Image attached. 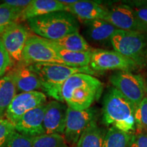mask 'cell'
I'll return each instance as SVG.
<instances>
[{
    "label": "cell",
    "mask_w": 147,
    "mask_h": 147,
    "mask_svg": "<svg viewBox=\"0 0 147 147\" xmlns=\"http://www.w3.org/2000/svg\"><path fill=\"white\" fill-rule=\"evenodd\" d=\"M103 84L95 77L86 74H76L65 80L61 89L62 102L75 110H84L99 98Z\"/></svg>",
    "instance_id": "cell-1"
},
{
    "label": "cell",
    "mask_w": 147,
    "mask_h": 147,
    "mask_svg": "<svg viewBox=\"0 0 147 147\" xmlns=\"http://www.w3.org/2000/svg\"><path fill=\"white\" fill-rule=\"evenodd\" d=\"M29 29L36 36L56 41L79 32L78 19L67 11H59L27 20Z\"/></svg>",
    "instance_id": "cell-2"
},
{
    "label": "cell",
    "mask_w": 147,
    "mask_h": 147,
    "mask_svg": "<svg viewBox=\"0 0 147 147\" xmlns=\"http://www.w3.org/2000/svg\"><path fill=\"white\" fill-rule=\"evenodd\" d=\"M135 106L115 87H110L104 98L102 121L125 132L135 128Z\"/></svg>",
    "instance_id": "cell-3"
},
{
    "label": "cell",
    "mask_w": 147,
    "mask_h": 147,
    "mask_svg": "<svg viewBox=\"0 0 147 147\" xmlns=\"http://www.w3.org/2000/svg\"><path fill=\"white\" fill-rule=\"evenodd\" d=\"M29 67L39 76L42 90L56 101L62 102L61 89L67 79L76 74L93 75L95 72L87 67H70L56 63H36Z\"/></svg>",
    "instance_id": "cell-4"
},
{
    "label": "cell",
    "mask_w": 147,
    "mask_h": 147,
    "mask_svg": "<svg viewBox=\"0 0 147 147\" xmlns=\"http://www.w3.org/2000/svg\"><path fill=\"white\" fill-rule=\"evenodd\" d=\"M110 43L114 50L137 64L142 63L147 54V34L117 29Z\"/></svg>",
    "instance_id": "cell-5"
},
{
    "label": "cell",
    "mask_w": 147,
    "mask_h": 147,
    "mask_svg": "<svg viewBox=\"0 0 147 147\" xmlns=\"http://www.w3.org/2000/svg\"><path fill=\"white\" fill-rule=\"evenodd\" d=\"M21 63L27 65L36 63L67 65L58 56L51 42L38 36H30L27 39L22 55Z\"/></svg>",
    "instance_id": "cell-6"
},
{
    "label": "cell",
    "mask_w": 147,
    "mask_h": 147,
    "mask_svg": "<svg viewBox=\"0 0 147 147\" xmlns=\"http://www.w3.org/2000/svg\"><path fill=\"white\" fill-rule=\"evenodd\" d=\"M110 82L135 108L145 97L146 86L140 75L134 74L130 71H117L110 76Z\"/></svg>",
    "instance_id": "cell-7"
},
{
    "label": "cell",
    "mask_w": 147,
    "mask_h": 147,
    "mask_svg": "<svg viewBox=\"0 0 147 147\" xmlns=\"http://www.w3.org/2000/svg\"><path fill=\"white\" fill-rule=\"evenodd\" d=\"M138 64L115 51L93 49L89 67L95 73L107 70L129 71Z\"/></svg>",
    "instance_id": "cell-8"
},
{
    "label": "cell",
    "mask_w": 147,
    "mask_h": 147,
    "mask_svg": "<svg viewBox=\"0 0 147 147\" xmlns=\"http://www.w3.org/2000/svg\"><path fill=\"white\" fill-rule=\"evenodd\" d=\"M97 110L89 108L84 110H75L67 107L63 136L67 146L76 147L80 136L92 121L96 120Z\"/></svg>",
    "instance_id": "cell-9"
},
{
    "label": "cell",
    "mask_w": 147,
    "mask_h": 147,
    "mask_svg": "<svg viewBox=\"0 0 147 147\" xmlns=\"http://www.w3.org/2000/svg\"><path fill=\"white\" fill-rule=\"evenodd\" d=\"M104 21L117 29L147 34V27L140 21L129 5L122 3L108 9Z\"/></svg>",
    "instance_id": "cell-10"
},
{
    "label": "cell",
    "mask_w": 147,
    "mask_h": 147,
    "mask_svg": "<svg viewBox=\"0 0 147 147\" xmlns=\"http://www.w3.org/2000/svg\"><path fill=\"white\" fill-rule=\"evenodd\" d=\"M30 36L29 29L18 22L11 24L0 34L5 50L13 62L21 63L24 48Z\"/></svg>",
    "instance_id": "cell-11"
},
{
    "label": "cell",
    "mask_w": 147,
    "mask_h": 147,
    "mask_svg": "<svg viewBox=\"0 0 147 147\" xmlns=\"http://www.w3.org/2000/svg\"><path fill=\"white\" fill-rule=\"evenodd\" d=\"M47 100L45 93L39 91L18 93L5 112V119L14 125L25 114L45 104Z\"/></svg>",
    "instance_id": "cell-12"
},
{
    "label": "cell",
    "mask_w": 147,
    "mask_h": 147,
    "mask_svg": "<svg viewBox=\"0 0 147 147\" xmlns=\"http://www.w3.org/2000/svg\"><path fill=\"white\" fill-rule=\"evenodd\" d=\"M67 106L58 101L47 104L43 127L47 134L63 135L65 131Z\"/></svg>",
    "instance_id": "cell-13"
},
{
    "label": "cell",
    "mask_w": 147,
    "mask_h": 147,
    "mask_svg": "<svg viewBox=\"0 0 147 147\" xmlns=\"http://www.w3.org/2000/svg\"><path fill=\"white\" fill-rule=\"evenodd\" d=\"M46 109L47 104L25 114L14 124L16 131L23 135L33 138L45 134L43 121Z\"/></svg>",
    "instance_id": "cell-14"
},
{
    "label": "cell",
    "mask_w": 147,
    "mask_h": 147,
    "mask_svg": "<svg viewBox=\"0 0 147 147\" xmlns=\"http://www.w3.org/2000/svg\"><path fill=\"white\" fill-rule=\"evenodd\" d=\"M11 71L13 73L17 93L36 91L42 89L39 76L29 65L21 63Z\"/></svg>",
    "instance_id": "cell-15"
},
{
    "label": "cell",
    "mask_w": 147,
    "mask_h": 147,
    "mask_svg": "<svg viewBox=\"0 0 147 147\" xmlns=\"http://www.w3.org/2000/svg\"><path fill=\"white\" fill-rule=\"evenodd\" d=\"M68 12L81 21H91L95 19L104 20L108 8L94 1H78L67 6Z\"/></svg>",
    "instance_id": "cell-16"
},
{
    "label": "cell",
    "mask_w": 147,
    "mask_h": 147,
    "mask_svg": "<svg viewBox=\"0 0 147 147\" xmlns=\"http://www.w3.org/2000/svg\"><path fill=\"white\" fill-rule=\"evenodd\" d=\"M59 11H67V6L59 0H32L27 8L22 11L19 20L27 21L37 16Z\"/></svg>",
    "instance_id": "cell-17"
},
{
    "label": "cell",
    "mask_w": 147,
    "mask_h": 147,
    "mask_svg": "<svg viewBox=\"0 0 147 147\" xmlns=\"http://www.w3.org/2000/svg\"><path fill=\"white\" fill-rule=\"evenodd\" d=\"M86 34L91 42L106 45L110 42L112 36L117 29L108 22L102 19L83 21Z\"/></svg>",
    "instance_id": "cell-18"
},
{
    "label": "cell",
    "mask_w": 147,
    "mask_h": 147,
    "mask_svg": "<svg viewBox=\"0 0 147 147\" xmlns=\"http://www.w3.org/2000/svg\"><path fill=\"white\" fill-rule=\"evenodd\" d=\"M17 94L14 77L9 71L0 78V118L3 117L8 106Z\"/></svg>",
    "instance_id": "cell-19"
},
{
    "label": "cell",
    "mask_w": 147,
    "mask_h": 147,
    "mask_svg": "<svg viewBox=\"0 0 147 147\" xmlns=\"http://www.w3.org/2000/svg\"><path fill=\"white\" fill-rule=\"evenodd\" d=\"M51 43L53 45L59 58L68 66H70V67H87L89 65L91 57V51L93 49L90 51L75 52V51H70L62 49V48L53 44L51 42Z\"/></svg>",
    "instance_id": "cell-20"
},
{
    "label": "cell",
    "mask_w": 147,
    "mask_h": 147,
    "mask_svg": "<svg viewBox=\"0 0 147 147\" xmlns=\"http://www.w3.org/2000/svg\"><path fill=\"white\" fill-rule=\"evenodd\" d=\"M105 136L96 120L92 121L80 136L76 147H102Z\"/></svg>",
    "instance_id": "cell-21"
},
{
    "label": "cell",
    "mask_w": 147,
    "mask_h": 147,
    "mask_svg": "<svg viewBox=\"0 0 147 147\" xmlns=\"http://www.w3.org/2000/svg\"><path fill=\"white\" fill-rule=\"evenodd\" d=\"M51 41V40H50ZM53 44L65 50L75 52H84L91 51L90 47L83 36L79 34V32L68 34L56 41H51Z\"/></svg>",
    "instance_id": "cell-22"
},
{
    "label": "cell",
    "mask_w": 147,
    "mask_h": 147,
    "mask_svg": "<svg viewBox=\"0 0 147 147\" xmlns=\"http://www.w3.org/2000/svg\"><path fill=\"white\" fill-rule=\"evenodd\" d=\"M132 136L131 132H125L111 127L105 134L102 147H128Z\"/></svg>",
    "instance_id": "cell-23"
},
{
    "label": "cell",
    "mask_w": 147,
    "mask_h": 147,
    "mask_svg": "<svg viewBox=\"0 0 147 147\" xmlns=\"http://www.w3.org/2000/svg\"><path fill=\"white\" fill-rule=\"evenodd\" d=\"M33 147H67L63 135L42 134L34 137Z\"/></svg>",
    "instance_id": "cell-24"
},
{
    "label": "cell",
    "mask_w": 147,
    "mask_h": 147,
    "mask_svg": "<svg viewBox=\"0 0 147 147\" xmlns=\"http://www.w3.org/2000/svg\"><path fill=\"white\" fill-rule=\"evenodd\" d=\"M21 12L5 3H0V34L11 24L19 20Z\"/></svg>",
    "instance_id": "cell-25"
},
{
    "label": "cell",
    "mask_w": 147,
    "mask_h": 147,
    "mask_svg": "<svg viewBox=\"0 0 147 147\" xmlns=\"http://www.w3.org/2000/svg\"><path fill=\"white\" fill-rule=\"evenodd\" d=\"M134 119L138 129L140 131L146 129L147 128V97H144L142 102L135 108Z\"/></svg>",
    "instance_id": "cell-26"
},
{
    "label": "cell",
    "mask_w": 147,
    "mask_h": 147,
    "mask_svg": "<svg viewBox=\"0 0 147 147\" xmlns=\"http://www.w3.org/2000/svg\"><path fill=\"white\" fill-rule=\"evenodd\" d=\"M33 137L27 136L15 131L4 147H33Z\"/></svg>",
    "instance_id": "cell-27"
},
{
    "label": "cell",
    "mask_w": 147,
    "mask_h": 147,
    "mask_svg": "<svg viewBox=\"0 0 147 147\" xmlns=\"http://www.w3.org/2000/svg\"><path fill=\"white\" fill-rule=\"evenodd\" d=\"M15 127L8 119L0 118V147H4L12 134L15 131Z\"/></svg>",
    "instance_id": "cell-28"
},
{
    "label": "cell",
    "mask_w": 147,
    "mask_h": 147,
    "mask_svg": "<svg viewBox=\"0 0 147 147\" xmlns=\"http://www.w3.org/2000/svg\"><path fill=\"white\" fill-rule=\"evenodd\" d=\"M12 60L0 38V78L4 76L12 64Z\"/></svg>",
    "instance_id": "cell-29"
},
{
    "label": "cell",
    "mask_w": 147,
    "mask_h": 147,
    "mask_svg": "<svg viewBox=\"0 0 147 147\" xmlns=\"http://www.w3.org/2000/svg\"><path fill=\"white\" fill-rule=\"evenodd\" d=\"M132 8L136 14L144 25L147 27V2L146 3H132Z\"/></svg>",
    "instance_id": "cell-30"
},
{
    "label": "cell",
    "mask_w": 147,
    "mask_h": 147,
    "mask_svg": "<svg viewBox=\"0 0 147 147\" xmlns=\"http://www.w3.org/2000/svg\"><path fill=\"white\" fill-rule=\"evenodd\" d=\"M128 147H147V134L140 132L133 135Z\"/></svg>",
    "instance_id": "cell-31"
},
{
    "label": "cell",
    "mask_w": 147,
    "mask_h": 147,
    "mask_svg": "<svg viewBox=\"0 0 147 147\" xmlns=\"http://www.w3.org/2000/svg\"><path fill=\"white\" fill-rule=\"evenodd\" d=\"M32 0H5L3 3L16 10L23 11L29 5Z\"/></svg>",
    "instance_id": "cell-32"
},
{
    "label": "cell",
    "mask_w": 147,
    "mask_h": 147,
    "mask_svg": "<svg viewBox=\"0 0 147 147\" xmlns=\"http://www.w3.org/2000/svg\"><path fill=\"white\" fill-rule=\"evenodd\" d=\"M146 134H147V128L146 129Z\"/></svg>",
    "instance_id": "cell-33"
},
{
    "label": "cell",
    "mask_w": 147,
    "mask_h": 147,
    "mask_svg": "<svg viewBox=\"0 0 147 147\" xmlns=\"http://www.w3.org/2000/svg\"><path fill=\"white\" fill-rule=\"evenodd\" d=\"M146 89H147V87H146Z\"/></svg>",
    "instance_id": "cell-34"
}]
</instances>
